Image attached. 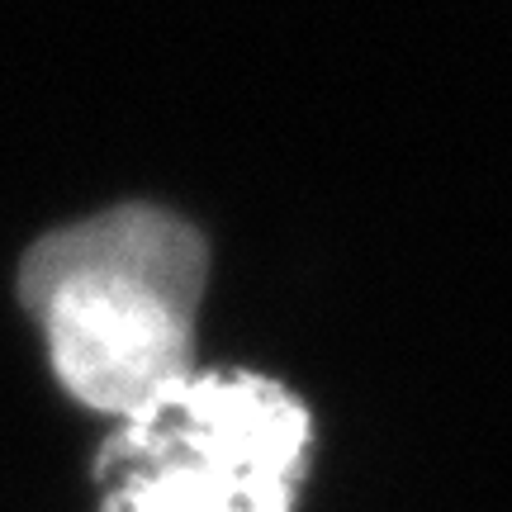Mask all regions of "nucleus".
I'll use <instances>...</instances> for the list:
<instances>
[{
  "label": "nucleus",
  "mask_w": 512,
  "mask_h": 512,
  "mask_svg": "<svg viewBox=\"0 0 512 512\" xmlns=\"http://www.w3.org/2000/svg\"><path fill=\"white\" fill-rule=\"evenodd\" d=\"M204 271L209 256L190 223L124 204L38 242L19 266V299L67 394L128 418L195 370Z\"/></svg>",
  "instance_id": "obj_1"
},
{
  "label": "nucleus",
  "mask_w": 512,
  "mask_h": 512,
  "mask_svg": "<svg viewBox=\"0 0 512 512\" xmlns=\"http://www.w3.org/2000/svg\"><path fill=\"white\" fill-rule=\"evenodd\" d=\"M309 446V408L280 380L190 370L100 446V512H294Z\"/></svg>",
  "instance_id": "obj_2"
}]
</instances>
